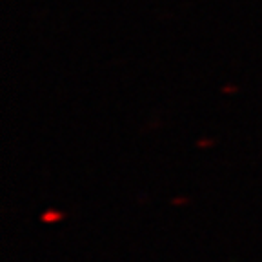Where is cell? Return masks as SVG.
Instances as JSON below:
<instances>
[{
    "label": "cell",
    "mask_w": 262,
    "mask_h": 262,
    "mask_svg": "<svg viewBox=\"0 0 262 262\" xmlns=\"http://www.w3.org/2000/svg\"><path fill=\"white\" fill-rule=\"evenodd\" d=\"M62 217H64L62 212L47 209V212L42 213V222H47V224H51V222H59V220H62Z\"/></svg>",
    "instance_id": "obj_1"
}]
</instances>
